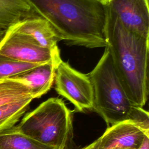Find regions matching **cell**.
I'll use <instances>...</instances> for the list:
<instances>
[{"label":"cell","mask_w":149,"mask_h":149,"mask_svg":"<svg viewBox=\"0 0 149 149\" xmlns=\"http://www.w3.org/2000/svg\"><path fill=\"white\" fill-rule=\"evenodd\" d=\"M61 41L88 48L105 47L108 5L100 0H27Z\"/></svg>","instance_id":"obj_1"},{"label":"cell","mask_w":149,"mask_h":149,"mask_svg":"<svg viewBox=\"0 0 149 149\" xmlns=\"http://www.w3.org/2000/svg\"><path fill=\"white\" fill-rule=\"evenodd\" d=\"M106 47L113 68L128 98L143 108L148 94V39L123 26L108 5Z\"/></svg>","instance_id":"obj_2"},{"label":"cell","mask_w":149,"mask_h":149,"mask_svg":"<svg viewBox=\"0 0 149 149\" xmlns=\"http://www.w3.org/2000/svg\"><path fill=\"white\" fill-rule=\"evenodd\" d=\"M87 74L93 88L92 109L108 126L130 120L149 130L148 112L133 105L128 98L115 71L107 47L95 68Z\"/></svg>","instance_id":"obj_3"},{"label":"cell","mask_w":149,"mask_h":149,"mask_svg":"<svg viewBox=\"0 0 149 149\" xmlns=\"http://www.w3.org/2000/svg\"><path fill=\"white\" fill-rule=\"evenodd\" d=\"M19 121L16 130L56 149H66L72 140V112L62 99L47 100Z\"/></svg>","instance_id":"obj_4"},{"label":"cell","mask_w":149,"mask_h":149,"mask_svg":"<svg viewBox=\"0 0 149 149\" xmlns=\"http://www.w3.org/2000/svg\"><path fill=\"white\" fill-rule=\"evenodd\" d=\"M55 90L75 107L79 112L92 109L93 92L90 79L62 60L56 67Z\"/></svg>","instance_id":"obj_5"},{"label":"cell","mask_w":149,"mask_h":149,"mask_svg":"<svg viewBox=\"0 0 149 149\" xmlns=\"http://www.w3.org/2000/svg\"><path fill=\"white\" fill-rule=\"evenodd\" d=\"M0 55L31 63L43 64L49 62L59 63L60 52L40 46L28 35L14 31L10 27L0 43Z\"/></svg>","instance_id":"obj_6"},{"label":"cell","mask_w":149,"mask_h":149,"mask_svg":"<svg viewBox=\"0 0 149 149\" xmlns=\"http://www.w3.org/2000/svg\"><path fill=\"white\" fill-rule=\"evenodd\" d=\"M108 5L124 27L149 38L148 0H111Z\"/></svg>","instance_id":"obj_7"},{"label":"cell","mask_w":149,"mask_h":149,"mask_svg":"<svg viewBox=\"0 0 149 149\" xmlns=\"http://www.w3.org/2000/svg\"><path fill=\"white\" fill-rule=\"evenodd\" d=\"M149 130L127 120L108 126L101 136L102 149H137Z\"/></svg>","instance_id":"obj_8"},{"label":"cell","mask_w":149,"mask_h":149,"mask_svg":"<svg viewBox=\"0 0 149 149\" xmlns=\"http://www.w3.org/2000/svg\"><path fill=\"white\" fill-rule=\"evenodd\" d=\"M10 28L29 36L42 47L54 52L59 51L57 44L61 40L58 36L49 23L39 16L22 20Z\"/></svg>","instance_id":"obj_9"},{"label":"cell","mask_w":149,"mask_h":149,"mask_svg":"<svg viewBox=\"0 0 149 149\" xmlns=\"http://www.w3.org/2000/svg\"><path fill=\"white\" fill-rule=\"evenodd\" d=\"M59 63L55 62L43 63L9 79L24 84L30 88L34 99L38 98L47 93L52 87Z\"/></svg>","instance_id":"obj_10"},{"label":"cell","mask_w":149,"mask_h":149,"mask_svg":"<svg viewBox=\"0 0 149 149\" xmlns=\"http://www.w3.org/2000/svg\"><path fill=\"white\" fill-rule=\"evenodd\" d=\"M38 16L27 0H0V28H9L25 19Z\"/></svg>","instance_id":"obj_11"},{"label":"cell","mask_w":149,"mask_h":149,"mask_svg":"<svg viewBox=\"0 0 149 149\" xmlns=\"http://www.w3.org/2000/svg\"><path fill=\"white\" fill-rule=\"evenodd\" d=\"M34 99L30 97L0 105V133L14 127Z\"/></svg>","instance_id":"obj_12"},{"label":"cell","mask_w":149,"mask_h":149,"mask_svg":"<svg viewBox=\"0 0 149 149\" xmlns=\"http://www.w3.org/2000/svg\"><path fill=\"white\" fill-rule=\"evenodd\" d=\"M0 149H56L16 130L14 127L0 133Z\"/></svg>","instance_id":"obj_13"},{"label":"cell","mask_w":149,"mask_h":149,"mask_svg":"<svg viewBox=\"0 0 149 149\" xmlns=\"http://www.w3.org/2000/svg\"><path fill=\"white\" fill-rule=\"evenodd\" d=\"M30 97L34 98L24 84L9 79L0 81V105Z\"/></svg>","instance_id":"obj_14"},{"label":"cell","mask_w":149,"mask_h":149,"mask_svg":"<svg viewBox=\"0 0 149 149\" xmlns=\"http://www.w3.org/2000/svg\"><path fill=\"white\" fill-rule=\"evenodd\" d=\"M41 64L16 61L0 55V81L25 73Z\"/></svg>","instance_id":"obj_15"},{"label":"cell","mask_w":149,"mask_h":149,"mask_svg":"<svg viewBox=\"0 0 149 149\" xmlns=\"http://www.w3.org/2000/svg\"><path fill=\"white\" fill-rule=\"evenodd\" d=\"M80 149H102L101 136L98 139L94 141L93 143Z\"/></svg>","instance_id":"obj_16"},{"label":"cell","mask_w":149,"mask_h":149,"mask_svg":"<svg viewBox=\"0 0 149 149\" xmlns=\"http://www.w3.org/2000/svg\"><path fill=\"white\" fill-rule=\"evenodd\" d=\"M137 149H149V136L144 138L141 146Z\"/></svg>","instance_id":"obj_17"},{"label":"cell","mask_w":149,"mask_h":149,"mask_svg":"<svg viewBox=\"0 0 149 149\" xmlns=\"http://www.w3.org/2000/svg\"><path fill=\"white\" fill-rule=\"evenodd\" d=\"M6 31H7L6 29L0 28V43L2 41V40H3V38H4Z\"/></svg>","instance_id":"obj_18"},{"label":"cell","mask_w":149,"mask_h":149,"mask_svg":"<svg viewBox=\"0 0 149 149\" xmlns=\"http://www.w3.org/2000/svg\"><path fill=\"white\" fill-rule=\"evenodd\" d=\"M100 1L101 2H102L104 4L106 5H108L109 3L111 0H100Z\"/></svg>","instance_id":"obj_19"}]
</instances>
